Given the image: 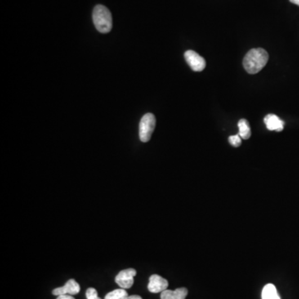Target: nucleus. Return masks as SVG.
I'll list each match as a JSON object with an SVG mask.
<instances>
[{
    "label": "nucleus",
    "mask_w": 299,
    "mask_h": 299,
    "mask_svg": "<svg viewBox=\"0 0 299 299\" xmlns=\"http://www.w3.org/2000/svg\"><path fill=\"white\" fill-rule=\"evenodd\" d=\"M269 61V54L263 48H253L243 59V65L247 73L256 74L265 67Z\"/></svg>",
    "instance_id": "1"
},
{
    "label": "nucleus",
    "mask_w": 299,
    "mask_h": 299,
    "mask_svg": "<svg viewBox=\"0 0 299 299\" xmlns=\"http://www.w3.org/2000/svg\"><path fill=\"white\" fill-rule=\"evenodd\" d=\"M92 19L94 25L100 33H108L112 30V14L105 6L99 5L94 8Z\"/></svg>",
    "instance_id": "2"
},
{
    "label": "nucleus",
    "mask_w": 299,
    "mask_h": 299,
    "mask_svg": "<svg viewBox=\"0 0 299 299\" xmlns=\"http://www.w3.org/2000/svg\"><path fill=\"white\" fill-rule=\"evenodd\" d=\"M156 126V117L152 113L144 115L139 126V136L142 142H147L152 138Z\"/></svg>",
    "instance_id": "3"
},
{
    "label": "nucleus",
    "mask_w": 299,
    "mask_h": 299,
    "mask_svg": "<svg viewBox=\"0 0 299 299\" xmlns=\"http://www.w3.org/2000/svg\"><path fill=\"white\" fill-rule=\"evenodd\" d=\"M185 59L194 72H202L206 68V60L194 51L188 50L185 52Z\"/></svg>",
    "instance_id": "4"
},
{
    "label": "nucleus",
    "mask_w": 299,
    "mask_h": 299,
    "mask_svg": "<svg viewBox=\"0 0 299 299\" xmlns=\"http://www.w3.org/2000/svg\"><path fill=\"white\" fill-rule=\"evenodd\" d=\"M136 275V269H127L120 272L115 278L116 283L124 289L131 288L133 285L134 277Z\"/></svg>",
    "instance_id": "5"
},
{
    "label": "nucleus",
    "mask_w": 299,
    "mask_h": 299,
    "mask_svg": "<svg viewBox=\"0 0 299 299\" xmlns=\"http://www.w3.org/2000/svg\"><path fill=\"white\" fill-rule=\"evenodd\" d=\"M168 285V281L166 279L157 274H153L149 278L148 290L152 293H158L167 289Z\"/></svg>",
    "instance_id": "6"
},
{
    "label": "nucleus",
    "mask_w": 299,
    "mask_h": 299,
    "mask_svg": "<svg viewBox=\"0 0 299 299\" xmlns=\"http://www.w3.org/2000/svg\"><path fill=\"white\" fill-rule=\"evenodd\" d=\"M79 292L80 285L78 283H77V281H75L74 279H69L63 287H57L53 290V294L55 296L64 294L76 295Z\"/></svg>",
    "instance_id": "7"
},
{
    "label": "nucleus",
    "mask_w": 299,
    "mask_h": 299,
    "mask_svg": "<svg viewBox=\"0 0 299 299\" xmlns=\"http://www.w3.org/2000/svg\"><path fill=\"white\" fill-rule=\"evenodd\" d=\"M264 123L269 131H282L284 128V122L274 114L267 115L264 117Z\"/></svg>",
    "instance_id": "8"
},
{
    "label": "nucleus",
    "mask_w": 299,
    "mask_h": 299,
    "mask_svg": "<svg viewBox=\"0 0 299 299\" xmlns=\"http://www.w3.org/2000/svg\"><path fill=\"white\" fill-rule=\"evenodd\" d=\"M187 294H188V290H187L185 287H180V288L175 289V291L166 289L162 292V294H161V298L185 299Z\"/></svg>",
    "instance_id": "9"
},
{
    "label": "nucleus",
    "mask_w": 299,
    "mask_h": 299,
    "mask_svg": "<svg viewBox=\"0 0 299 299\" xmlns=\"http://www.w3.org/2000/svg\"><path fill=\"white\" fill-rule=\"evenodd\" d=\"M262 299H281L278 295V291L276 289L275 286L271 283H269L264 286V289L262 291Z\"/></svg>",
    "instance_id": "10"
},
{
    "label": "nucleus",
    "mask_w": 299,
    "mask_h": 299,
    "mask_svg": "<svg viewBox=\"0 0 299 299\" xmlns=\"http://www.w3.org/2000/svg\"><path fill=\"white\" fill-rule=\"evenodd\" d=\"M238 126V135L243 140H248V138L251 136V129H250L248 121L246 119L239 120Z\"/></svg>",
    "instance_id": "11"
},
{
    "label": "nucleus",
    "mask_w": 299,
    "mask_h": 299,
    "mask_svg": "<svg viewBox=\"0 0 299 299\" xmlns=\"http://www.w3.org/2000/svg\"><path fill=\"white\" fill-rule=\"evenodd\" d=\"M128 297V293L124 288L116 289L112 292H108L104 299H126Z\"/></svg>",
    "instance_id": "12"
},
{
    "label": "nucleus",
    "mask_w": 299,
    "mask_h": 299,
    "mask_svg": "<svg viewBox=\"0 0 299 299\" xmlns=\"http://www.w3.org/2000/svg\"><path fill=\"white\" fill-rule=\"evenodd\" d=\"M241 140H242V138L240 137L238 134L229 137V143L234 147H238L241 145Z\"/></svg>",
    "instance_id": "13"
},
{
    "label": "nucleus",
    "mask_w": 299,
    "mask_h": 299,
    "mask_svg": "<svg viewBox=\"0 0 299 299\" xmlns=\"http://www.w3.org/2000/svg\"><path fill=\"white\" fill-rule=\"evenodd\" d=\"M86 297L87 299H102L98 297V293L93 287H89L86 292Z\"/></svg>",
    "instance_id": "14"
},
{
    "label": "nucleus",
    "mask_w": 299,
    "mask_h": 299,
    "mask_svg": "<svg viewBox=\"0 0 299 299\" xmlns=\"http://www.w3.org/2000/svg\"><path fill=\"white\" fill-rule=\"evenodd\" d=\"M57 299H75L72 295L64 294L58 296Z\"/></svg>",
    "instance_id": "15"
},
{
    "label": "nucleus",
    "mask_w": 299,
    "mask_h": 299,
    "mask_svg": "<svg viewBox=\"0 0 299 299\" xmlns=\"http://www.w3.org/2000/svg\"><path fill=\"white\" fill-rule=\"evenodd\" d=\"M126 299H142V297L139 295H131V296H128Z\"/></svg>",
    "instance_id": "16"
},
{
    "label": "nucleus",
    "mask_w": 299,
    "mask_h": 299,
    "mask_svg": "<svg viewBox=\"0 0 299 299\" xmlns=\"http://www.w3.org/2000/svg\"><path fill=\"white\" fill-rule=\"evenodd\" d=\"M289 1L290 2L292 3V4H294V5L299 6V0H289Z\"/></svg>",
    "instance_id": "17"
}]
</instances>
